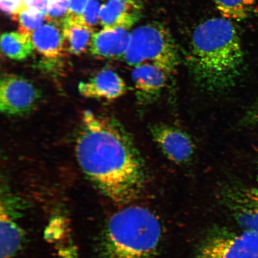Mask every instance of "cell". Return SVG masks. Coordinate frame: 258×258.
Instances as JSON below:
<instances>
[{"instance_id":"cell-12","label":"cell","mask_w":258,"mask_h":258,"mask_svg":"<svg viewBox=\"0 0 258 258\" xmlns=\"http://www.w3.org/2000/svg\"><path fill=\"white\" fill-rule=\"evenodd\" d=\"M142 11L140 0H109L101 6L100 23L104 28L128 30L140 20Z\"/></svg>"},{"instance_id":"cell-22","label":"cell","mask_w":258,"mask_h":258,"mask_svg":"<svg viewBox=\"0 0 258 258\" xmlns=\"http://www.w3.org/2000/svg\"><path fill=\"white\" fill-rule=\"evenodd\" d=\"M90 0H69V10L68 16L80 18L85 12Z\"/></svg>"},{"instance_id":"cell-17","label":"cell","mask_w":258,"mask_h":258,"mask_svg":"<svg viewBox=\"0 0 258 258\" xmlns=\"http://www.w3.org/2000/svg\"><path fill=\"white\" fill-rule=\"evenodd\" d=\"M1 49L9 59L23 60L31 55L34 47L31 37L19 32H5L1 36Z\"/></svg>"},{"instance_id":"cell-6","label":"cell","mask_w":258,"mask_h":258,"mask_svg":"<svg viewBox=\"0 0 258 258\" xmlns=\"http://www.w3.org/2000/svg\"><path fill=\"white\" fill-rule=\"evenodd\" d=\"M198 258H258V234H219L206 241Z\"/></svg>"},{"instance_id":"cell-14","label":"cell","mask_w":258,"mask_h":258,"mask_svg":"<svg viewBox=\"0 0 258 258\" xmlns=\"http://www.w3.org/2000/svg\"><path fill=\"white\" fill-rule=\"evenodd\" d=\"M64 50L67 54L80 56L89 49L94 28L84 24L79 18L67 16L62 22Z\"/></svg>"},{"instance_id":"cell-24","label":"cell","mask_w":258,"mask_h":258,"mask_svg":"<svg viewBox=\"0 0 258 258\" xmlns=\"http://www.w3.org/2000/svg\"><path fill=\"white\" fill-rule=\"evenodd\" d=\"M246 120L249 123L256 125L258 127V102L248 112Z\"/></svg>"},{"instance_id":"cell-4","label":"cell","mask_w":258,"mask_h":258,"mask_svg":"<svg viewBox=\"0 0 258 258\" xmlns=\"http://www.w3.org/2000/svg\"><path fill=\"white\" fill-rule=\"evenodd\" d=\"M124 59L131 66L154 64L169 76L176 72L180 62L170 32L165 26L154 22L140 26L131 32Z\"/></svg>"},{"instance_id":"cell-8","label":"cell","mask_w":258,"mask_h":258,"mask_svg":"<svg viewBox=\"0 0 258 258\" xmlns=\"http://www.w3.org/2000/svg\"><path fill=\"white\" fill-rule=\"evenodd\" d=\"M150 133L167 159L176 164H184L191 161L195 145L186 132L172 125L158 124L150 127Z\"/></svg>"},{"instance_id":"cell-25","label":"cell","mask_w":258,"mask_h":258,"mask_svg":"<svg viewBox=\"0 0 258 258\" xmlns=\"http://www.w3.org/2000/svg\"><path fill=\"white\" fill-rule=\"evenodd\" d=\"M1 9L2 11L6 13V14H12V7H13V3L11 2H9L7 1H2L1 2Z\"/></svg>"},{"instance_id":"cell-13","label":"cell","mask_w":258,"mask_h":258,"mask_svg":"<svg viewBox=\"0 0 258 258\" xmlns=\"http://www.w3.org/2000/svg\"><path fill=\"white\" fill-rule=\"evenodd\" d=\"M34 47L48 58H57L67 54L64 50L62 24L47 22L31 35Z\"/></svg>"},{"instance_id":"cell-7","label":"cell","mask_w":258,"mask_h":258,"mask_svg":"<svg viewBox=\"0 0 258 258\" xmlns=\"http://www.w3.org/2000/svg\"><path fill=\"white\" fill-rule=\"evenodd\" d=\"M33 84L24 77L5 74L0 81V109L5 115H16L31 110L40 98Z\"/></svg>"},{"instance_id":"cell-3","label":"cell","mask_w":258,"mask_h":258,"mask_svg":"<svg viewBox=\"0 0 258 258\" xmlns=\"http://www.w3.org/2000/svg\"><path fill=\"white\" fill-rule=\"evenodd\" d=\"M160 222L152 212L130 206L114 213L106 224L104 248L108 258H157Z\"/></svg>"},{"instance_id":"cell-19","label":"cell","mask_w":258,"mask_h":258,"mask_svg":"<svg viewBox=\"0 0 258 258\" xmlns=\"http://www.w3.org/2000/svg\"><path fill=\"white\" fill-rule=\"evenodd\" d=\"M222 18L241 21L251 14L256 0H213Z\"/></svg>"},{"instance_id":"cell-21","label":"cell","mask_w":258,"mask_h":258,"mask_svg":"<svg viewBox=\"0 0 258 258\" xmlns=\"http://www.w3.org/2000/svg\"><path fill=\"white\" fill-rule=\"evenodd\" d=\"M101 9V4L98 0H90L80 20L88 27L94 28L100 21Z\"/></svg>"},{"instance_id":"cell-26","label":"cell","mask_w":258,"mask_h":258,"mask_svg":"<svg viewBox=\"0 0 258 258\" xmlns=\"http://www.w3.org/2000/svg\"><path fill=\"white\" fill-rule=\"evenodd\" d=\"M256 177H257V182H258V166L257 167V171H256Z\"/></svg>"},{"instance_id":"cell-20","label":"cell","mask_w":258,"mask_h":258,"mask_svg":"<svg viewBox=\"0 0 258 258\" xmlns=\"http://www.w3.org/2000/svg\"><path fill=\"white\" fill-rule=\"evenodd\" d=\"M69 0H60L51 6L45 15V20L47 22L62 24L69 13Z\"/></svg>"},{"instance_id":"cell-11","label":"cell","mask_w":258,"mask_h":258,"mask_svg":"<svg viewBox=\"0 0 258 258\" xmlns=\"http://www.w3.org/2000/svg\"><path fill=\"white\" fill-rule=\"evenodd\" d=\"M128 30L120 28H105L93 34L89 51L101 59H119L124 56L130 39Z\"/></svg>"},{"instance_id":"cell-1","label":"cell","mask_w":258,"mask_h":258,"mask_svg":"<svg viewBox=\"0 0 258 258\" xmlns=\"http://www.w3.org/2000/svg\"><path fill=\"white\" fill-rule=\"evenodd\" d=\"M75 150L84 173L112 201L127 204L143 191L147 175L144 159L115 119L84 112Z\"/></svg>"},{"instance_id":"cell-5","label":"cell","mask_w":258,"mask_h":258,"mask_svg":"<svg viewBox=\"0 0 258 258\" xmlns=\"http://www.w3.org/2000/svg\"><path fill=\"white\" fill-rule=\"evenodd\" d=\"M219 191L221 201L242 230L258 234V188L228 182Z\"/></svg>"},{"instance_id":"cell-23","label":"cell","mask_w":258,"mask_h":258,"mask_svg":"<svg viewBox=\"0 0 258 258\" xmlns=\"http://www.w3.org/2000/svg\"><path fill=\"white\" fill-rule=\"evenodd\" d=\"M32 9L46 15L47 10V0H33L31 4Z\"/></svg>"},{"instance_id":"cell-9","label":"cell","mask_w":258,"mask_h":258,"mask_svg":"<svg viewBox=\"0 0 258 258\" xmlns=\"http://www.w3.org/2000/svg\"><path fill=\"white\" fill-rule=\"evenodd\" d=\"M127 86L123 79L111 70L104 69L87 82L79 84V91L86 98L112 101L126 92Z\"/></svg>"},{"instance_id":"cell-16","label":"cell","mask_w":258,"mask_h":258,"mask_svg":"<svg viewBox=\"0 0 258 258\" xmlns=\"http://www.w3.org/2000/svg\"><path fill=\"white\" fill-rule=\"evenodd\" d=\"M47 239L54 244L59 258H80L66 220L55 218L46 230Z\"/></svg>"},{"instance_id":"cell-15","label":"cell","mask_w":258,"mask_h":258,"mask_svg":"<svg viewBox=\"0 0 258 258\" xmlns=\"http://www.w3.org/2000/svg\"><path fill=\"white\" fill-rule=\"evenodd\" d=\"M0 230L1 258H12L21 247L24 234L19 225L8 212L6 207L2 204L0 211Z\"/></svg>"},{"instance_id":"cell-18","label":"cell","mask_w":258,"mask_h":258,"mask_svg":"<svg viewBox=\"0 0 258 258\" xmlns=\"http://www.w3.org/2000/svg\"><path fill=\"white\" fill-rule=\"evenodd\" d=\"M11 15L13 20L18 23V32L30 37L41 27L45 19V15L29 8L24 0H21Z\"/></svg>"},{"instance_id":"cell-10","label":"cell","mask_w":258,"mask_h":258,"mask_svg":"<svg viewBox=\"0 0 258 258\" xmlns=\"http://www.w3.org/2000/svg\"><path fill=\"white\" fill-rule=\"evenodd\" d=\"M131 76L139 101L147 104L159 98L166 85L169 75L154 64L145 63L134 67Z\"/></svg>"},{"instance_id":"cell-2","label":"cell","mask_w":258,"mask_h":258,"mask_svg":"<svg viewBox=\"0 0 258 258\" xmlns=\"http://www.w3.org/2000/svg\"><path fill=\"white\" fill-rule=\"evenodd\" d=\"M244 53L233 22L209 19L194 31L185 61L192 79L205 91L221 93L234 85Z\"/></svg>"}]
</instances>
